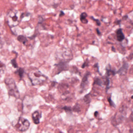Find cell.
Wrapping results in <instances>:
<instances>
[{
	"label": "cell",
	"mask_w": 133,
	"mask_h": 133,
	"mask_svg": "<svg viewBox=\"0 0 133 133\" xmlns=\"http://www.w3.org/2000/svg\"><path fill=\"white\" fill-rule=\"evenodd\" d=\"M5 82L8 90L9 95L15 97L17 98H19V92L14 80L12 78H8L5 79Z\"/></svg>",
	"instance_id": "2"
},
{
	"label": "cell",
	"mask_w": 133,
	"mask_h": 133,
	"mask_svg": "<svg viewBox=\"0 0 133 133\" xmlns=\"http://www.w3.org/2000/svg\"><path fill=\"white\" fill-rule=\"evenodd\" d=\"M102 81L100 79L98 78H96L94 80V85H95V84H97L99 86H101L102 85Z\"/></svg>",
	"instance_id": "11"
},
{
	"label": "cell",
	"mask_w": 133,
	"mask_h": 133,
	"mask_svg": "<svg viewBox=\"0 0 133 133\" xmlns=\"http://www.w3.org/2000/svg\"><path fill=\"white\" fill-rule=\"evenodd\" d=\"M64 15V13L62 11H61V12H60V16H63Z\"/></svg>",
	"instance_id": "22"
},
{
	"label": "cell",
	"mask_w": 133,
	"mask_h": 133,
	"mask_svg": "<svg viewBox=\"0 0 133 133\" xmlns=\"http://www.w3.org/2000/svg\"><path fill=\"white\" fill-rule=\"evenodd\" d=\"M96 31H97V34H98L99 35H100L101 34V32L99 31V29H96Z\"/></svg>",
	"instance_id": "20"
},
{
	"label": "cell",
	"mask_w": 133,
	"mask_h": 133,
	"mask_svg": "<svg viewBox=\"0 0 133 133\" xmlns=\"http://www.w3.org/2000/svg\"><path fill=\"white\" fill-rule=\"evenodd\" d=\"M90 18L92 19V20H93L94 21H95L96 22V24H97V25H98V26H100V25L101 23H100V22L99 21V20H98V19H96L95 18H94V17H91Z\"/></svg>",
	"instance_id": "18"
},
{
	"label": "cell",
	"mask_w": 133,
	"mask_h": 133,
	"mask_svg": "<svg viewBox=\"0 0 133 133\" xmlns=\"http://www.w3.org/2000/svg\"><path fill=\"white\" fill-rule=\"evenodd\" d=\"M11 63L12 65L15 67V68H17V63L16 62V61L15 60H11Z\"/></svg>",
	"instance_id": "19"
},
{
	"label": "cell",
	"mask_w": 133,
	"mask_h": 133,
	"mask_svg": "<svg viewBox=\"0 0 133 133\" xmlns=\"http://www.w3.org/2000/svg\"><path fill=\"white\" fill-rule=\"evenodd\" d=\"M87 15L86 12H83L80 15V20L84 23H87L88 22L87 20L86 19Z\"/></svg>",
	"instance_id": "8"
},
{
	"label": "cell",
	"mask_w": 133,
	"mask_h": 133,
	"mask_svg": "<svg viewBox=\"0 0 133 133\" xmlns=\"http://www.w3.org/2000/svg\"><path fill=\"white\" fill-rule=\"evenodd\" d=\"M30 126V122L28 119L23 118L20 117L16 125V129L20 131H24L26 130Z\"/></svg>",
	"instance_id": "4"
},
{
	"label": "cell",
	"mask_w": 133,
	"mask_h": 133,
	"mask_svg": "<svg viewBox=\"0 0 133 133\" xmlns=\"http://www.w3.org/2000/svg\"><path fill=\"white\" fill-rule=\"evenodd\" d=\"M7 21L10 27L17 26L19 22V15L17 10H11L7 15Z\"/></svg>",
	"instance_id": "3"
},
{
	"label": "cell",
	"mask_w": 133,
	"mask_h": 133,
	"mask_svg": "<svg viewBox=\"0 0 133 133\" xmlns=\"http://www.w3.org/2000/svg\"><path fill=\"white\" fill-rule=\"evenodd\" d=\"M120 21H121V20H117V21H115L114 23H116V24H119V23H118V22H120Z\"/></svg>",
	"instance_id": "23"
},
{
	"label": "cell",
	"mask_w": 133,
	"mask_h": 133,
	"mask_svg": "<svg viewBox=\"0 0 133 133\" xmlns=\"http://www.w3.org/2000/svg\"><path fill=\"white\" fill-rule=\"evenodd\" d=\"M89 74H90V72H87V73L85 74L81 84V88H84L86 86V84L88 82V77Z\"/></svg>",
	"instance_id": "7"
},
{
	"label": "cell",
	"mask_w": 133,
	"mask_h": 133,
	"mask_svg": "<svg viewBox=\"0 0 133 133\" xmlns=\"http://www.w3.org/2000/svg\"><path fill=\"white\" fill-rule=\"evenodd\" d=\"M18 40L19 41H20V42H22L24 44H25L26 42H27V39H26V38L23 36V35H19L18 37Z\"/></svg>",
	"instance_id": "10"
},
{
	"label": "cell",
	"mask_w": 133,
	"mask_h": 133,
	"mask_svg": "<svg viewBox=\"0 0 133 133\" xmlns=\"http://www.w3.org/2000/svg\"><path fill=\"white\" fill-rule=\"evenodd\" d=\"M116 38L117 40L119 42H122L125 38V36L123 33L122 29H118L116 30Z\"/></svg>",
	"instance_id": "6"
},
{
	"label": "cell",
	"mask_w": 133,
	"mask_h": 133,
	"mask_svg": "<svg viewBox=\"0 0 133 133\" xmlns=\"http://www.w3.org/2000/svg\"><path fill=\"white\" fill-rule=\"evenodd\" d=\"M127 68H128L127 63L124 64L123 66L119 70V71L117 72V73H119L120 74H123V73L126 72V70L127 69Z\"/></svg>",
	"instance_id": "9"
},
{
	"label": "cell",
	"mask_w": 133,
	"mask_h": 133,
	"mask_svg": "<svg viewBox=\"0 0 133 133\" xmlns=\"http://www.w3.org/2000/svg\"><path fill=\"white\" fill-rule=\"evenodd\" d=\"M23 73H24V71L22 69H19L17 71H16V73H17L20 77H22Z\"/></svg>",
	"instance_id": "13"
},
{
	"label": "cell",
	"mask_w": 133,
	"mask_h": 133,
	"mask_svg": "<svg viewBox=\"0 0 133 133\" xmlns=\"http://www.w3.org/2000/svg\"><path fill=\"white\" fill-rule=\"evenodd\" d=\"M32 117L34 123L37 124L39 123V119L42 117V113L39 111H36L32 114Z\"/></svg>",
	"instance_id": "5"
},
{
	"label": "cell",
	"mask_w": 133,
	"mask_h": 133,
	"mask_svg": "<svg viewBox=\"0 0 133 133\" xmlns=\"http://www.w3.org/2000/svg\"><path fill=\"white\" fill-rule=\"evenodd\" d=\"M5 69V65L3 62L0 61V72L4 71V70Z\"/></svg>",
	"instance_id": "15"
},
{
	"label": "cell",
	"mask_w": 133,
	"mask_h": 133,
	"mask_svg": "<svg viewBox=\"0 0 133 133\" xmlns=\"http://www.w3.org/2000/svg\"><path fill=\"white\" fill-rule=\"evenodd\" d=\"M2 46H3V43L2 40L0 39V48H2Z\"/></svg>",
	"instance_id": "21"
},
{
	"label": "cell",
	"mask_w": 133,
	"mask_h": 133,
	"mask_svg": "<svg viewBox=\"0 0 133 133\" xmlns=\"http://www.w3.org/2000/svg\"><path fill=\"white\" fill-rule=\"evenodd\" d=\"M28 76L32 83V84L33 85L41 84L46 79V77L39 71L36 69L31 71L29 72Z\"/></svg>",
	"instance_id": "1"
},
{
	"label": "cell",
	"mask_w": 133,
	"mask_h": 133,
	"mask_svg": "<svg viewBox=\"0 0 133 133\" xmlns=\"http://www.w3.org/2000/svg\"><path fill=\"white\" fill-rule=\"evenodd\" d=\"M108 102H109V104H110V106H111V107H115V104H114V102L112 101V100L111 99V97H110L109 98H108Z\"/></svg>",
	"instance_id": "14"
},
{
	"label": "cell",
	"mask_w": 133,
	"mask_h": 133,
	"mask_svg": "<svg viewBox=\"0 0 133 133\" xmlns=\"http://www.w3.org/2000/svg\"><path fill=\"white\" fill-rule=\"evenodd\" d=\"M62 109L65 110L66 112H71L72 111V108L70 107H64Z\"/></svg>",
	"instance_id": "17"
},
{
	"label": "cell",
	"mask_w": 133,
	"mask_h": 133,
	"mask_svg": "<svg viewBox=\"0 0 133 133\" xmlns=\"http://www.w3.org/2000/svg\"><path fill=\"white\" fill-rule=\"evenodd\" d=\"M106 71H107V75L108 76H109L110 75H114L115 74V72L114 71L112 70L111 69H108L107 68L106 69Z\"/></svg>",
	"instance_id": "12"
},
{
	"label": "cell",
	"mask_w": 133,
	"mask_h": 133,
	"mask_svg": "<svg viewBox=\"0 0 133 133\" xmlns=\"http://www.w3.org/2000/svg\"><path fill=\"white\" fill-rule=\"evenodd\" d=\"M90 99H89V98L88 97V95H86L85 97H84V101L86 102V103H89L90 102Z\"/></svg>",
	"instance_id": "16"
}]
</instances>
